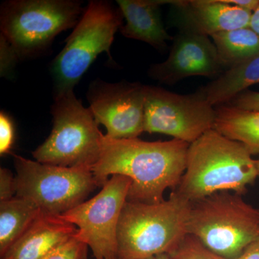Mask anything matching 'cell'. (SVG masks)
I'll use <instances>...</instances> for the list:
<instances>
[{
	"mask_svg": "<svg viewBox=\"0 0 259 259\" xmlns=\"http://www.w3.org/2000/svg\"><path fill=\"white\" fill-rule=\"evenodd\" d=\"M190 144L180 140L148 142L113 139L103 135L100 158L93 167L97 185L102 187L112 175L132 181L127 201L145 204L163 202L168 188L178 187L187 166Z\"/></svg>",
	"mask_w": 259,
	"mask_h": 259,
	"instance_id": "obj_1",
	"label": "cell"
},
{
	"mask_svg": "<svg viewBox=\"0 0 259 259\" xmlns=\"http://www.w3.org/2000/svg\"><path fill=\"white\" fill-rule=\"evenodd\" d=\"M252 156L241 143L209 130L190 144L185 173L173 191L191 202L221 192L243 195L258 178Z\"/></svg>",
	"mask_w": 259,
	"mask_h": 259,
	"instance_id": "obj_2",
	"label": "cell"
},
{
	"mask_svg": "<svg viewBox=\"0 0 259 259\" xmlns=\"http://www.w3.org/2000/svg\"><path fill=\"white\" fill-rule=\"evenodd\" d=\"M191 202L175 191L157 204L126 201L117 226V259L168 254L187 236Z\"/></svg>",
	"mask_w": 259,
	"mask_h": 259,
	"instance_id": "obj_3",
	"label": "cell"
},
{
	"mask_svg": "<svg viewBox=\"0 0 259 259\" xmlns=\"http://www.w3.org/2000/svg\"><path fill=\"white\" fill-rule=\"evenodd\" d=\"M187 235L225 259H236L259 238V209L242 195L213 194L191 202Z\"/></svg>",
	"mask_w": 259,
	"mask_h": 259,
	"instance_id": "obj_4",
	"label": "cell"
},
{
	"mask_svg": "<svg viewBox=\"0 0 259 259\" xmlns=\"http://www.w3.org/2000/svg\"><path fill=\"white\" fill-rule=\"evenodd\" d=\"M124 17L118 6L106 0H93L66 40L62 51L51 64L54 97L74 92L97 56L110 49Z\"/></svg>",
	"mask_w": 259,
	"mask_h": 259,
	"instance_id": "obj_5",
	"label": "cell"
},
{
	"mask_svg": "<svg viewBox=\"0 0 259 259\" xmlns=\"http://www.w3.org/2000/svg\"><path fill=\"white\" fill-rule=\"evenodd\" d=\"M84 10L78 0H9L0 8V34L20 59L37 57L59 34L74 28Z\"/></svg>",
	"mask_w": 259,
	"mask_h": 259,
	"instance_id": "obj_6",
	"label": "cell"
},
{
	"mask_svg": "<svg viewBox=\"0 0 259 259\" xmlns=\"http://www.w3.org/2000/svg\"><path fill=\"white\" fill-rule=\"evenodd\" d=\"M54 99L52 131L32 156L46 164L93 168L100 158L103 136L95 116L74 92Z\"/></svg>",
	"mask_w": 259,
	"mask_h": 259,
	"instance_id": "obj_7",
	"label": "cell"
},
{
	"mask_svg": "<svg viewBox=\"0 0 259 259\" xmlns=\"http://www.w3.org/2000/svg\"><path fill=\"white\" fill-rule=\"evenodd\" d=\"M15 197L28 199L40 212L61 216L86 201L98 186L93 168L46 164L13 154Z\"/></svg>",
	"mask_w": 259,
	"mask_h": 259,
	"instance_id": "obj_8",
	"label": "cell"
},
{
	"mask_svg": "<svg viewBox=\"0 0 259 259\" xmlns=\"http://www.w3.org/2000/svg\"><path fill=\"white\" fill-rule=\"evenodd\" d=\"M131 184L129 177L112 175L97 195L60 216L77 228L75 237L95 259H117V226Z\"/></svg>",
	"mask_w": 259,
	"mask_h": 259,
	"instance_id": "obj_9",
	"label": "cell"
},
{
	"mask_svg": "<svg viewBox=\"0 0 259 259\" xmlns=\"http://www.w3.org/2000/svg\"><path fill=\"white\" fill-rule=\"evenodd\" d=\"M215 116L201 88L180 95L146 85L144 132L168 135L191 144L213 129Z\"/></svg>",
	"mask_w": 259,
	"mask_h": 259,
	"instance_id": "obj_10",
	"label": "cell"
},
{
	"mask_svg": "<svg viewBox=\"0 0 259 259\" xmlns=\"http://www.w3.org/2000/svg\"><path fill=\"white\" fill-rule=\"evenodd\" d=\"M146 85L122 81L111 83L94 80L87 93L90 107L107 137L136 139L144 132Z\"/></svg>",
	"mask_w": 259,
	"mask_h": 259,
	"instance_id": "obj_11",
	"label": "cell"
},
{
	"mask_svg": "<svg viewBox=\"0 0 259 259\" xmlns=\"http://www.w3.org/2000/svg\"><path fill=\"white\" fill-rule=\"evenodd\" d=\"M172 40L166 61L153 64L148 69L151 79L173 85L191 76L218 78L227 71L210 37L179 30Z\"/></svg>",
	"mask_w": 259,
	"mask_h": 259,
	"instance_id": "obj_12",
	"label": "cell"
},
{
	"mask_svg": "<svg viewBox=\"0 0 259 259\" xmlns=\"http://www.w3.org/2000/svg\"><path fill=\"white\" fill-rule=\"evenodd\" d=\"M171 19L178 30L211 37L219 32L249 28L251 12L228 4L226 0L169 1Z\"/></svg>",
	"mask_w": 259,
	"mask_h": 259,
	"instance_id": "obj_13",
	"label": "cell"
},
{
	"mask_svg": "<svg viewBox=\"0 0 259 259\" xmlns=\"http://www.w3.org/2000/svg\"><path fill=\"white\" fill-rule=\"evenodd\" d=\"M77 231L74 225L60 216L40 212L1 259H42L57 245L74 236Z\"/></svg>",
	"mask_w": 259,
	"mask_h": 259,
	"instance_id": "obj_14",
	"label": "cell"
},
{
	"mask_svg": "<svg viewBox=\"0 0 259 259\" xmlns=\"http://www.w3.org/2000/svg\"><path fill=\"white\" fill-rule=\"evenodd\" d=\"M169 4L164 0H117L126 23L120 29L127 38L149 44L158 51L166 49L173 40L162 21L161 7Z\"/></svg>",
	"mask_w": 259,
	"mask_h": 259,
	"instance_id": "obj_15",
	"label": "cell"
},
{
	"mask_svg": "<svg viewBox=\"0 0 259 259\" xmlns=\"http://www.w3.org/2000/svg\"><path fill=\"white\" fill-rule=\"evenodd\" d=\"M213 129L241 143L252 156L259 155V111L242 110L230 105L215 108Z\"/></svg>",
	"mask_w": 259,
	"mask_h": 259,
	"instance_id": "obj_16",
	"label": "cell"
},
{
	"mask_svg": "<svg viewBox=\"0 0 259 259\" xmlns=\"http://www.w3.org/2000/svg\"><path fill=\"white\" fill-rule=\"evenodd\" d=\"M259 83V56L231 68L202 88L214 107L229 103L238 94Z\"/></svg>",
	"mask_w": 259,
	"mask_h": 259,
	"instance_id": "obj_17",
	"label": "cell"
},
{
	"mask_svg": "<svg viewBox=\"0 0 259 259\" xmlns=\"http://www.w3.org/2000/svg\"><path fill=\"white\" fill-rule=\"evenodd\" d=\"M40 212L36 204L22 197L0 201L1 256L31 226Z\"/></svg>",
	"mask_w": 259,
	"mask_h": 259,
	"instance_id": "obj_18",
	"label": "cell"
},
{
	"mask_svg": "<svg viewBox=\"0 0 259 259\" xmlns=\"http://www.w3.org/2000/svg\"><path fill=\"white\" fill-rule=\"evenodd\" d=\"M210 37L227 70L259 56V36L250 28L219 32Z\"/></svg>",
	"mask_w": 259,
	"mask_h": 259,
	"instance_id": "obj_19",
	"label": "cell"
},
{
	"mask_svg": "<svg viewBox=\"0 0 259 259\" xmlns=\"http://www.w3.org/2000/svg\"><path fill=\"white\" fill-rule=\"evenodd\" d=\"M168 255L171 259H225L209 251L190 235Z\"/></svg>",
	"mask_w": 259,
	"mask_h": 259,
	"instance_id": "obj_20",
	"label": "cell"
},
{
	"mask_svg": "<svg viewBox=\"0 0 259 259\" xmlns=\"http://www.w3.org/2000/svg\"><path fill=\"white\" fill-rule=\"evenodd\" d=\"M88 245L74 236L62 242L42 259H87Z\"/></svg>",
	"mask_w": 259,
	"mask_h": 259,
	"instance_id": "obj_21",
	"label": "cell"
},
{
	"mask_svg": "<svg viewBox=\"0 0 259 259\" xmlns=\"http://www.w3.org/2000/svg\"><path fill=\"white\" fill-rule=\"evenodd\" d=\"M20 60V56L4 35L0 34V76L11 79Z\"/></svg>",
	"mask_w": 259,
	"mask_h": 259,
	"instance_id": "obj_22",
	"label": "cell"
},
{
	"mask_svg": "<svg viewBox=\"0 0 259 259\" xmlns=\"http://www.w3.org/2000/svg\"><path fill=\"white\" fill-rule=\"evenodd\" d=\"M15 140V128L13 121L4 111L0 113V154L10 153Z\"/></svg>",
	"mask_w": 259,
	"mask_h": 259,
	"instance_id": "obj_23",
	"label": "cell"
},
{
	"mask_svg": "<svg viewBox=\"0 0 259 259\" xmlns=\"http://www.w3.org/2000/svg\"><path fill=\"white\" fill-rule=\"evenodd\" d=\"M228 104L242 110L259 111V93L249 90H244Z\"/></svg>",
	"mask_w": 259,
	"mask_h": 259,
	"instance_id": "obj_24",
	"label": "cell"
},
{
	"mask_svg": "<svg viewBox=\"0 0 259 259\" xmlns=\"http://www.w3.org/2000/svg\"><path fill=\"white\" fill-rule=\"evenodd\" d=\"M16 196L15 177L7 168L0 169V201L9 200Z\"/></svg>",
	"mask_w": 259,
	"mask_h": 259,
	"instance_id": "obj_25",
	"label": "cell"
},
{
	"mask_svg": "<svg viewBox=\"0 0 259 259\" xmlns=\"http://www.w3.org/2000/svg\"><path fill=\"white\" fill-rule=\"evenodd\" d=\"M228 4L253 13L259 5V0H226Z\"/></svg>",
	"mask_w": 259,
	"mask_h": 259,
	"instance_id": "obj_26",
	"label": "cell"
},
{
	"mask_svg": "<svg viewBox=\"0 0 259 259\" xmlns=\"http://www.w3.org/2000/svg\"><path fill=\"white\" fill-rule=\"evenodd\" d=\"M236 259H259V238L248 245Z\"/></svg>",
	"mask_w": 259,
	"mask_h": 259,
	"instance_id": "obj_27",
	"label": "cell"
},
{
	"mask_svg": "<svg viewBox=\"0 0 259 259\" xmlns=\"http://www.w3.org/2000/svg\"><path fill=\"white\" fill-rule=\"evenodd\" d=\"M249 28L253 30L259 36V5L255 11L252 13Z\"/></svg>",
	"mask_w": 259,
	"mask_h": 259,
	"instance_id": "obj_28",
	"label": "cell"
},
{
	"mask_svg": "<svg viewBox=\"0 0 259 259\" xmlns=\"http://www.w3.org/2000/svg\"><path fill=\"white\" fill-rule=\"evenodd\" d=\"M149 259H171L170 258L169 255L168 254H161L156 255V256L153 257V258H151Z\"/></svg>",
	"mask_w": 259,
	"mask_h": 259,
	"instance_id": "obj_29",
	"label": "cell"
},
{
	"mask_svg": "<svg viewBox=\"0 0 259 259\" xmlns=\"http://www.w3.org/2000/svg\"><path fill=\"white\" fill-rule=\"evenodd\" d=\"M257 169H258V177L259 178V158L256 160Z\"/></svg>",
	"mask_w": 259,
	"mask_h": 259,
	"instance_id": "obj_30",
	"label": "cell"
}]
</instances>
